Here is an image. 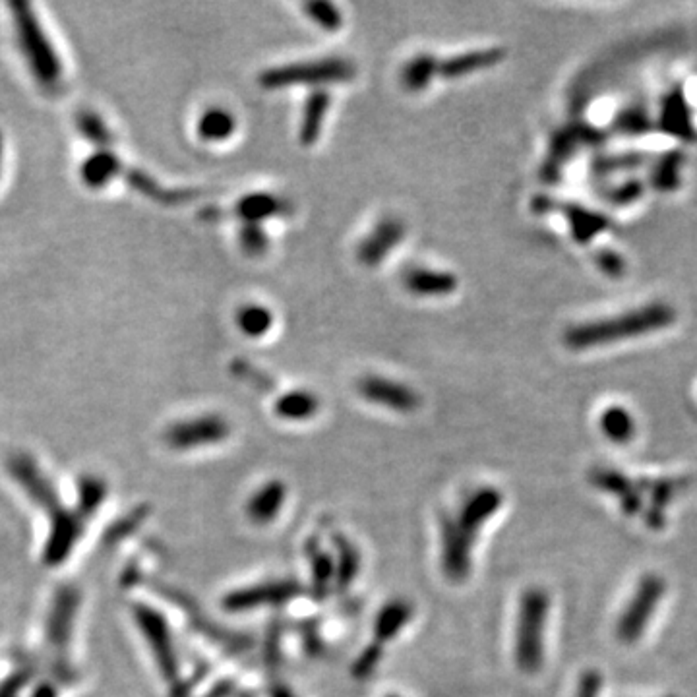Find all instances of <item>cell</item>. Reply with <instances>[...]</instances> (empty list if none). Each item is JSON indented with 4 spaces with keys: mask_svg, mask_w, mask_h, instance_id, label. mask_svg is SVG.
I'll use <instances>...</instances> for the list:
<instances>
[{
    "mask_svg": "<svg viewBox=\"0 0 697 697\" xmlns=\"http://www.w3.org/2000/svg\"><path fill=\"white\" fill-rule=\"evenodd\" d=\"M134 618L138 628L144 632L148 645L152 647V653L155 655L161 674L167 680L175 682L179 678V659L175 653V643H173L169 624L157 610L146 605L134 607Z\"/></svg>",
    "mask_w": 697,
    "mask_h": 697,
    "instance_id": "30bf717a",
    "label": "cell"
},
{
    "mask_svg": "<svg viewBox=\"0 0 697 697\" xmlns=\"http://www.w3.org/2000/svg\"><path fill=\"white\" fill-rule=\"evenodd\" d=\"M304 12L322 30L337 31L343 26V14L332 2H308L304 4Z\"/></svg>",
    "mask_w": 697,
    "mask_h": 697,
    "instance_id": "f546056e",
    "label": "cell"
},
{
    "mask_svg": "<svg viewBox=\"0 0 697 697\" xmlns=\"http://www.w3.org/2000/svg\"><path fill=\"white\" fill-rule=\"evenodd\" d=\"M413 618V607L407 601H390L386 603L376 616L374 622V636L380 643H388L397 637L399 632L405 630V626Z\"/></svg>",
    "mask_w": 697,
    "mask_h": 697,
    "instance_id": "44dd1931",
    "label": "cell"
},
{
    "mask_svg": "<svg viewBox=\"0 0 697 697\" xmlns=\"http://www.w3.org/2000/svg\"><path fill=\"white\" fill-rule=\"evenodd\" d=\"M126 179L130 182V186H134L138 192H142L144 196L152 198L153 202L163 204V206H181L192 202L200 192L198 190H167L163 188L159 182L153 181L152 177H148L142 171H128Z\"/></svg>",
    "mask_w": 697,
    "mask_h": 697,
    "instance_id": "ffe728a7",
    "label": "cell"
},
{
    "mask_svg": "<svg viewBox=\"0 0 697 697\" xmlns=\"http://www.w3.org/2000/svg\"><path fill=\"white\" fill-rule=\"evenodd\" d=\"M386 697H397V696H386Z\"/></svg>",
    "mask_w": 697,
    "mask_h": 697,
    "instance_id": "ab89813d",
    "label": "cell"
},
{
    "mask_svg": "<svg viewBox=\"0 0 697 697\" xmlns=\"http://www.w3.org/2000/svg\"><path fill=\"white\" fill-rule=\"evenodd\" d=\"M601 684H603V680H601V674H599L597 670L585 672V674L579 678L576 697H599Z\"/></svg>",
    "mask_w": 697,
    "mask_h": 697,
    "instance_id": "e575fe53",
    "label": "cell"
},
{
    "mask_svg": "<svg viewBox=\"0 0 697 697\" xmlns=\"http://www.w3.org/2000/svg\"><path fill=\"white\" fill-rule=\"evenodd\" d=\"M237 324L248 337H262L268 334L273 324L270 308L262 304H246L237 314Z\"/></svg>",
    "mask_w": 697,
    "mask_h": 697,
    "instance_id": "4316f807",
    "label": "cell"
},
{
    "mask_svg": "<svg viewBox=\"0 0 697 697\" xmlns=\"http://www.w3.org/2000/svg\"><path fill=\"white\" fill-rule=\"evenodd\" d=\"M74 610H76L74 591H62L57 603H55V608H53L51 620H49V639L53 645H57V647L66 645V641L70 637Z\"/></svg>",
    "mask_w": 697,
    "mask_h": 697,
    "instance_id": "cb8c5ba5",
    "label": "cell"
},
{
    "mask_svg": "<svg viewBox=\"0 0 697 697\" xmlns=\"http://www.w3.org/2000/svg\"><path fill=\"white\" fill-rule=\"evenodd\" d=\"M121 173V161L115 157V153L101 152L84 165V179L93 186L101 188L103 184L113 181Z\"/></svg>",
    "mask_w": 697,
    "mask_h": 697,
    "instance_id": "484cf974",
    "label": "cell"
},
{
    "mask_svg": "<svg viewBox=\"0 0 697 697\" xmlns=\"http://www.w3.org/2000/svg\"><path fill=\"white\" fill-rule=\"evenodd\" d=\"M380 657H382V651H380V647H378V645H376V647L366 649L363 655H361V659L355 663V668H353L355 676L364 678V676L372 674V672H374V668L378 667Z\"/></svg>",
    "mask_w": 697,
    "mask_h": 697,
    "instance_id": "d590c367",
    "label": "cell"
},
{
    "mask_svg": "<svg viewBox=\"0 0 697 697\" xmlns=\"http://www.w3.org/2000/svg\"><path fill=\"white\" fill-rule=\"evenodd\" d=\"M593 485L599 490L608 492L612 496H616L620 500V506L626 514L634 516L641 508V498L637 494L636 486L632 485V481H628L624 475L612 471V469H599L593 473Z\"/></svg>",
    "mask_w": 697,
    "mask_h": 697,
    "instance_id": "d6986e66",
    "label": "cell"
},
{
    "mask_svg": "<svg viewBox=\"0 0 697 697\" xmlns=\"http://www.w3.org/2000/svg\"><path fill=\"white\" fill-rule=\"evenodd\" d=\"M299 593L301 587L293 579H268L227 593L221 605L227 612H252L258 608L281 607Z\"/></svg>",
    "mask_w": 697,
    "mask_h": 697,
    "instance_id": "52a82bcc",
    "label": "cell"
},
{
    "mask_svg": "<svg viewBox=\"0 0 697 697\" xmlns=\"http://www.w3.org/2000/svg\"><path fill=\"white\" fill-rule=\"evenodd\" d=\"M550 597L545 589L531 587L523 593L517 612L514 657L523 674L539 672L545 663L546 620Z\"/></svg>",
    "mask_w": 697,
    "mask_h": 697,
    "instance_id": "7a4b0ae2",
    "label": "cell"
},
{
    "mask_svg": "<svg viewBox=\"0 0 697 697\" xmlns=\"http://www.w3.org/2000/svg\"><path fill=\"white\" fill-rule=\"evenodd\" d=\"M293 212V206L285 200L270 192H254L243 196L233 210H221V208H206L200 213L206 221H221V219H243V223H262L264 219L277 217V215H289Z\"/></svg>",
    "mask_w": 697,
    "mask_h": 697,
    "instance_id": "8fae6325",
    "label": "cell"
},
{
    "mask_svg": "<svg viewBox=\"0 0 697 697\" xmlns=\"http://www.w3.org/2000/svg\"><path fill=\"white\" fill-rule=\"evenodd\" d=\"M35 697H57V694H55V690H51V688H41L37 694H35Z\"/></svg>",
    "mask_w": 697,
    "mask_h": 697,
    "instance_id": "74e56055",
    "label": "cell"
},
{
    "mask_svg": "<svg viewBox=\"0 0 697 697\" xmlns=\"http://www.w3.org/2000/svg\"><path fill=\"white\" fill-rule=\"evenodd\" d=\"M668 697H672V696H668Z\"/></svg>",
    "mask_w": 697,
    "mask_h": 697,
    "instance_id": "60d3db41",
    "label": "cell"
},
{
    "mask_svg": "<svg viewBox=\"0 0 697 697\" xmlns=\"http://www.w3.org/2000/svg\"><path fill=\"white\" fill-rule=\"evenodd\" d=\"M357 68L347 59L328 57L318 61L295 62L285 66L268 68L258 76V84L264 90H283L293 86H310L320 90L324 86L345 84L355 80Z\"/></svg>",
    "mask_w": 697,
    "mask_h": 697,
    "instance_id": "3957f363",
    "label": "cell"
},
{
    "mask_svg": "<svg viewBox=\"0 0 697 697\" xmlns=\"http://www.w3.org/2000/svg\"><path fill=\"white\" fill-rule=\"evenodd\" d=\"M477 537L455 523L452 516L440 521V566L444 576L454 583L465 581L473 566V548Z\"/></svg>",
    "mask_w": 697,
    "mask_h": 697,
    "instance_id": "ba28073f",
    "label": "cell"
},
{
    "mask_svg": "<svg viewBox=\"0 0 697 697\" xmlns=\"http://www.w3.org/2000/svg\"><path fill=\"white\" fill-rule=\"evenodd\" d=\"M335 546H337V550H339V554H337V564H335V579L341 583V585H349L353 579H355V576H357V572H359V552H357V548L355 546L351 545L347 539H339L337 537V543H335Z\"/></svg>",
    "mask_w": 697,
    "mask_h": 697,
    "instance_id": "f1b7e54d",
    "label": "cell"
},
{
    "mask_svg": "<svg viewBox=\"0 0 697 697\" xmlns=\"http://www.w3.org/2000/svg\"><path fill=\"white\" fill-rule=\"evenodd\" d=\"M237 130V119L223 107L208 109L198 121V134L206 142H223Z\"/></svg>",
    "mask_w": 697,
    "mask_h": 697,
    "instance_id": "603a6c76",
    "label": "cell"
},
{
    "mask_svg": "<svg viewBox=\"0 0 697 697\" xmlns=\"http://www.w3.org/2000/svg\"><path fill=\"white\" fill-rule=\"evenodd\" d=\"M407 291L417 297H446L457 289L454 273L438 272L428 268H411L403 275Z\"/></svg>",
    "mask_w": 697,
    "mask_h": 697,
    "instance_id": "e0dca14e",
    "label": "cell"
},
{
    "mask_svg": "<svg viewBox=\"0 0 697 697\" xmlns=\"http://www.w3.org/2000/svg\"><path fill=\"white\" fill-rule=\"evenodd\" d=\"M231 372L243 380V382H248L250 386H254L256 390H264V392H272L273 390V380L264 372L260 370L258 366H254L244 359H235L231 363Z\"/></svg>",
    "mask_w": 697,
    "mask_h": 697,
    "instance_id": "1f68e13d",
    "label": "cell"
},
{
    "mask_svg": "<svg viewBox=\"0 0 697 697\" xmlns=\"http://www.w3.org/2000/svg\"><path fill=\"white\" fill-rule=\"evenodd\" d=\"M16 22L20 30V43L30 59L31 68L37 76V80L45 86H51L61 76V64L55 57V51L51 49L49 41L45 39V33L39 28L37 20L30 14V8L26 4L14 6Z\"/></svg>",
    "mask_w": 697,
    "mask_h": 697,
    "instance_id": "277c9868",
    "label": "cell"
},
{
    "mask_svg": "<svg viewBox=\"0 0 697 697\" xmlns=\"http://www.w3.org/2000/svg\"><path fill=\"white\" fill-rule=\"evenodd\" d=\"M80 124H82L84 134L90 138L91 142H97L101 146L111 144V132L105 128V124L99 121L95 115H88V113L82 115Z\"/></svg>",
    "mask_w": 697,
    "mask_h": 697,
    "instance_id": "836d02e7",
    "label": "cell"
},
{
    "mask_svg": "<svg viewBox=\"0 0 697 697\" xmlns=\"http://www.w3.org/2000/svg\"><path fill=\"white\" fill-rule=\"evenodd\" d=\"M504 496L498 488L494 486H483L471 492L457 508V516L452 517L455 523L471 533L473 537L479 535L486 521L502 508Z\"/></svg>",
    "mask_w": 697,
    "mask_h": 697,
    "instance_id": "4fadbf2b",
    "label": "cell"
},
{
    "mask_svg": "<svg viewBox=\"0 0 697 697\" xmlns=\"http://www.w3.org/2000/svg\"><path fill=\"white\" fill-rule=\"evenodd\" d=\"M438 76V59L421 53L407 62L401 70V84L409 91H423Z\"/></svg>",
    "mask_w": 697,
    "mask_h": 697,
    "instance_id": "d4e9b609",
    "label": "cell"
},
{
    "mask_svg": "<svg viewBox=\"0 0 697 697\" xmlns=\"http://www.w3.org/2000/svg\"><path fill=\"white\" fill-rule=\"evenodd\" d=\"M239 243L246 256L258 258L268 250L270 241L262 223H243L239 229Z\"/></svg>",
    "mask_w": 697,
    "mask_h": 697,
    "instance_id": "4dcf8cb0",
    "label": "cell"
},
{
    "mask_svg": "<svg viewBox=\"0 0 697 697\" xmlns=\"http://www.w3.org/2000/svg\"><path fill=\"white\" fill-rule=\"evenodd\" d=\"M105 498V485L99 479H84L80 483V512L91 514Z\"/></svg>",
    "mask_w": 697,
    "mask_h": 697,
    "instance_id": "d6a6232c",
    "label": "cell"
},
{
    "mask_svg": "<svg viewBox=\"0 0 697 697\" xmlns=\"http://www.w3.org/2000/svg\"><path fill=\"white\" fill-rule=\"evenodd\" d=\"M668 312L665 308H647L636 314H628L622 318H614L608 322H601L591 328L576 330L568 335V341L576 347H587V345H597L605 343V339H616L618 335L643 334L649 332L661 324L667 322Z\"/></svg>",
    "mask_w": 697,
    "mask_h": 697,
    "instance_id": "8992f818",
    "label": "cell"
},
{
    "mask_svg": "<svg viewBox=\"0 0 697 697\" xmlns=\"http://www.w3.org/2000/svg\"><path fill=\"white\" fill-rule=\"evenodd\" d=\"M502 59H504L502 49H481V51L461 53V55H455L452 59H444V61L438 59V76H442L446 80L465 78L469 74H475V72L496 66Z\"/></svg>",
    "mask_w": 697,
    "mask_h": 697,
    "instance_id": "2e32d148",
    "label": "cell"
},
{
    "mask_svg": "<svg viewBox=\"0 0 697 697\" xmlns=\"http://www.w3.org/2000/svg\"><path fill=\"white\" fill-rule=\"evenodd\" d=\"M289 490L283 481H268L258 486L246 500L244 514L250 523L254 525H270L277 517L281 516L285 504H287Z\"/></svg>",
    "mask_w": 697,
    "mask_h": 697,
    "instance_id": "9a60e30c",
    "label": "cell"
},
{
    "mask_svg": "<svg viewBox=\"0 0 697 697\" xmlns=\"http://www.w3.org/2000/svg\"><path fill=\"white\" fill-rule=\"evenodd\" d=\"M403 239H405L403 221L397 217H384L361 243L357 256L366 268H378Z\"/></svg>",
    "mask_w": 697,
    "mask_h": 697,
    "instance_id": "5bb4252c",
    "label": "cell"
},
{
    "mask_svg": "<svg viewBox=\"0 0 697 697\" xmlns=\"http://www.w3.org/2000/svg\"><path fill=\"white\" fill-rule=\"evenodd\" d=\"M26 678H28V674H26V672H20V674L12 676L10 680H6V684L0 688V697L18 696V692L22 690V686H24Z\"/></svg>",
    "mask_w": 697,
    "mask_h": 697,
    "instance_id": "8d00e7d4",
    "label": "cell"
},
{
    "mask_svg": "<svg viewBox=\"0 0 697 697\" xmlns=\"http://www.w3.org/2000/svg\"><path fill=\"white\" fill-rule=\"evenodd\" d=\"M601 426H603V432L607 434L608 438L612 442H618V444H624L634 436L632 417L624 409H618V407L608 409L601 419Z\"/></svg>",
    "mask_w": 697,
    "mask_h": 697,
    "instance_id": "83f0119b",
    "label": "cell"
},
{
    "mask_svg": "<svg viewBox=\"0 0 697 697\" xmlns=\"http://www.w3.org/2000/svg\"><path fill=\"white\" fill-rule=\"evenodd\" d=\"M357 390L366 401L386 407L395 413H413L421 407V395L413 392L409 386L390 378L366 376L359 382Z\"/></svg>",
    "mask_w": 697,
    "mask_h": 697,
    "instance_id": "7c38bea8",
    "label": "cell"
},
{
    "mask_svg": "<svg viewBox=\"0 0 697 697\" xmlns=\"http://www.w3.org/2000/svg\"><path fill=\"white\" fill-rule=\"evenodd\" d=\"M320 409V399L306 390H293L281 395L275 403V415L283 421H308Z\"/></svg>",
    "mask_w": 697,
    "mask_h": 697,
    "instance_id": "7402d4cb",
    "label": "cell"
},
{
    "mask_svg": "<svg viewBox=\"0 0 697 697\" xmlns=\"http://www.w3.org/2000/svg\"><path fill=\"white\" fill-rule=\"evenodd\" d=\"M272 697H295L287 688H275Z\"/></svg>",
    "mask_w": 697,
    "mask_h": 697,
    "instance_id": "f35d334b",
    "label": "cell"
},
{
    "mask_svg": "<svg viewBox=\"0 0 697 697\" xmlns=\"http://www.w3.org/2000/svg\"><path fill=\"white\" fill-rule=\"evenodd\" d=\"M231 436V425L221 415H202L177 425L169 426L165 432V442L177 452H188L196 448H206L225 442Z\"/></svg>",
    "mask_w": 697,
    "mask_h": 697,
    "instance_id": "9c48e42d",
    "label": "cell"
},
{
    "mask_svg": "<svg viewBox=\"0 0 697 697\" xmlns=\"http://www.w3.org/2000/svg\"><path fill=\"white\" fill-rule=\"evenodd\" d=\"M330 105H332V95L324 88L314 90L306 97L303 121H301V130H299L301 144L306 146V148L316 144V140H318V136L322 132L324 121H326V115L330 111Z\"/></svg>",
    "mask_w": 697,
    "mask_h": 697,
    "instance_id": "ac0fdd59",
    "label": "cell"
},
{
    "mask_svg": "<svg viewBox=\"0 0 697 697\" xmlns=\"http://www.w3.org/2000/svg\"><path fill=\"white\" fill-rule=\"evenodd\" d=\"M10 471L20 481V485L28 490L30 498L47 508V512H51L53 529L49 535V545L45 548V556L51 562H64L82 533V521L64 512V508L57 502V494L28 457H14L10 461Z\"/></svg>",
    "mask_w": 697,
    "mask_h": 697,
    "instance_id": "6da1fadb",
    "label": "cell"
},
{
    "mask_svg": "<svg viewBox=\"0 0 697 697\" xmlns=\"http://www.w3.org/2000/svg\"><path fill=\"white\" fill-rule=\"evenodd\" d=\"M663 595H665L663 577L649 574L639 581L630 605L622 612L616 626V637L622 643H636L645 632L649 620L653 618Z\"/></svg>",
    "mask_w": 697,
    "mask_h": 697,
    "instance_id": "5b68a950",
    "label": "cell"
}]
</instances>
